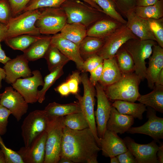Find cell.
<instances>
[{"label":"cell","instance_id":"6da1fadb","mask_svg":"<svg viewBox=\"0 0 163 163\" xmlns=\"http://www.w3.org/2000/svg\"><path fill=\"white\" fill-rule=\"evenodd\" d=\"M101 150L89 128L74 130L64 126L60 158H67L73 163H97Z\"/></svg>","mask_w":163,"mask_h":163},{"label":"cell","instance_id":"7a4b0ae2","mask_svg":"<svg viewBox=\"0 0 163 163\" xmlns=\"http://www.w3.org/2000/svg\"><path fill=\"white\" fill-rule=\"evenodd\" d=\"M60 7L66 14L67 23H80L87 28L106 15L81 0H66Z\"/></svg>","mask_w":163,"mask_h":163},{"label":"cell","instance_id":"3957f363","mask_svg":"<svg viewBox=\"0 0 163 163\" xmlns=\"http://www.w3.org/2000/svg\"><path fill=\"white\" fill-rule=\"evenodd\" d=\"M141 80L134 73L122 74L120 79L103 88L110 100L135 102L140 95L139 85Z\"/></svg>","mask_w":163,"mask_h":163},{"label":"cell","instance_id":"277c9868","mask_svg":"<svg viewBox=\"0 0 163 163\" xmlns=\"http://www.w3.org/2000/svg\"><path fill=\"white\" fill-rule=\"evenodd\" d=\"M157 44L155 41L142 40L138 38L130 39L123 45L132 58L135 66L134 73L141 81L146 77L145 60L151 56L153 47Z\"/></svg>","mask_w":163,"mask_h":163},{"label":"cell","instance_id":"5b68a950","mask_svg":"<svg viewBox=\"0 0 163 163\" xmlns=\"http://www.w3.org/2000/svg\"><path fill=\"white\" fill-rule=\"evenodd\" d=\"M63 117L48 118L44 163H58L61 157Z\"/></svg>","mask_w":163,"mask_h":163},{"label":"cell","instance_id":"8992f818","mask_svg":"<svg viewBox=\"0 0 163 163\" xmlns=\"http://www.w3.org/2000/svg\"><path fill=\"white\" fill-rule=\"evenodd\" d=\"M40 13V9L23 11L22 13L12 17L7 24L6 38L23 34L40 35L36 22Z\"/></svg>","mask_w":163,"mask_h":163},{"label":"cell","instance_id":"52a82bcc","mask_svg":"<svg viewBox=\"0 0 163 163\" xmlns=\"http://www.w3.org/2000/svg\"><path fill=\"white\" fill-rule=\"evenodd\" d=\"M80 76L84 88L83 95L82 96L78 93L75 95V97L78 99L82 111L88 122L89 128L92 131L100 147V139L97 134L94 110L95 97L96 95L95 89V87L90 82L86 72H82Z\"/></svg>","mask_w":163,"mask_h":163},{"label":"cell","instance_id":"ba28073f","mask_svg":"<svg viewBox=\"0 0 163 163\" xmlns=\"http://www.w3.org/2000/svg\"><path fill=\"white\" fill-rule=\"evenodd\" d=\"M40 13L35 23L40 33L54 35L60 32L67 23V17L61 7L40 8Z\"/></svg>","mask_w":163,"mask_h":163},{"label":"cell","instance_id":"9c48e42d","mask_svg":"<svg viewBox=\"0 0 163 163\" xmlns=\"http://www.w3.org/2000/svg\"><path fill=\"white\" fill-rule=\"evenodd\" d=\"M48 121V117L44 110H35L29 113L21 126L25 146H29L37 136L46 130Z\"/></svg>","mask_w":163,"mask_h":163},{"label":"cell","instance_id":"30bf717a","mask_svg":"<svg viewBox=\"0 0 163 163\" xmlns=\"http://www.w3.org/2000/svg\"><path fill=\"white\" fill-rule=\"evenodd\" d=\"M32 72L31 76L18 78L11 84L13 88L23 96L28 104H34L38 101V87L43 86L44 84L40 71L36 70Z\"/></svg>","mask_w":163,"mask_h":163},{"label":"cell","instance_id":"8fae6325","mask_svg":"<svg viewBox=\"0 0 163 163\" xmlns=\"http://www.w3.org/2000/svg\"><path fill=\"white\" fill-rule=\"evenodd\" d=\"M137 38L126 24H123L105 39L104 44L97 54L103 59L113 57L127 41Z\"/></svg>","mask_w":163,"mask_h":163},{"label":"cell","instance_id":"7c38bea8","mask_svg":"<svg viewBox=\"0 0 163 163\" xmlns=\"http://www.w3.org/2000/svg\"><path fill=\"white\" fill-rule=\"evenodd\" d=\"M97 98V108L94 112L98 136L102 138L106 130L107 124L112 107L104 90L98 82L95 86Z\"/></svg>","mask_w":163,"mask_h":163},{"label":"cell","instance_id":"4fadbf2b","mask_svg":"<svg viewBox=\"0 0 163 163\" xmlns=\"http://www.w3.org/2000/svg\"><path fill=\"white\" fill-rule=\"evenodd\" d=\"M128 149L135 158L136 163H158L157 152L159 146L153 140L147 144L136 143L127 136L123 139Z\"/></svg>","mask_w":163,"mask_h":163},{"label":"cell","instance_id":"5bb4252c","mask_svg":"<svg viewBox=\"0 0 163 163\" xmlns=\"http://www.w3.org/2000/svg\"><path fill=\"white\" fill-rule=\"evenodd\" d=\"M0 104L8 109L19 121L27 112L28 103L23 96L11 86L6 87L2 93Z\"/></svg>","mask_w":163,"mask_h":163},{"label":"cell","instance_id":"9a60e30c","mask_svg":"<svg viewBox=\"0 0 163 163\" xmlns=\"http://www.w3.org/2000/svg\"><path fill=\"white\" fill-rule=\"evenodd\" d=\"M147 107V122L140 126L130 127L127 133L146 135L157 142L163 138V118L157 116L156 111L155 109L150 107Z\"/></svg>","mask_w":163,"mask_h":163},{"label":"cell","instance_id":"2e32d148","mask_svg":"<svg viewBox=\"0 0 163 163\" xmlns=\"http://www.w3.org/2000/svg\"><path fill=\"white\" fill-rule=\"evenodd\" d=\"M46 138L45 131L37 136L29 146L22 147L17 151L24 163H44Z\"/></svg>","mask_w":163,"mask_h":163},{"label":"cell","instance_id":"e0dca14e","mask_svg":"<svg viewBox=\"0 0 163 163\" xmlns=\"http://www.w3.org/2000/svg\"><path fill=\"white\" fill-rule=\"evenodd\" d=\"M29 61L23 54L8 61L3 67L6 74L5 82L12 84L21 77L31 76L32 74L29 66Z\"/></svg>","mask_w":163,"mask_h":163},{"label":"cell","instance_id":"ac0fdd59","mask_svg":"<svg viewBox=\"0 0 163 163\" xmlns=\"http://www.w3.org/2000/svg\"><path fill=\"white\" fill-rule=\"evenodd\" d=\"M51 45L57 48L70 60L74 62L81 71L84 60L81 55L78 46L63 38L59 33L52 36Z\"/></svg>","mask_w":163,"mask_h":163},{"label":"cell","instance_id":"d6986e66","mask_svg":"<svg viewBox=\"0 0 163 163\" xmlns=\"http://www.w3.org/2000/svg\"><path fill=\"white\" fill-rule=\"evenodd\" d=\"M100 143L102 155L106 157L117 156L128 150L123 139L117 134L107 129L100 139Z\"/></svg>","mask_w":163,"mask_h":163},{"label":"cell","instance_id":"ffe728a7","mask_svg":"<svg viewBox=\"0 0 163 163\" xmlns=\"http://www.w3.org/2000/svg\"><path fill=\"white\" fill-rule=\"evenodd\" d=\"M125 17L126 26L136 37L141 40L155 41L147 19L139 16L134 10L127 13Z\"/></svg>","mask_w":163,"mask_h":163},{"label":"cell","instance_id":"44dd1931","mask_svg":"<svg viewBox=\"0 0 163 163\" xmlns=\"http://www.w3.org/2000/svg\"><path fill=\"white\" fill-rule=\"evenodd\" d=\"M123 24L106 15L87 29L86 36L106 39Z\"/></svg>","mask_w":163,"mask_h":163},{"label":"cell","instance_id":"7402d4cb","mask_svg":"<svg viewBox=\"0 0 163 163\" xmlns=\"http://www.w3.org/2000/svg\"><path fill=\"white\" fill-rule=\"evenodd\" d=\"M149 59V66L146 69L145 78L148 87L153 89L158 74L163 69V48L158 44L154 45L152 54Z\"/></svg>","mask_w":163,"mask_h":163},{"label":"cell","instance_id":"603a6c76","mask_svg":"<svg viewBox=\"0 0 163 163\" xmlns=\"http://www.w3.org/2000/svg\"><path fill=\"white\" fill-rule=\"evenodd\" d=\"M134 123L133 117L119 112L112 106L106 129L117 134H122L127 132Z\"/></svg>","mask_w":163,"mask_h":163},{"label":"cell","instance_id":"cb8c5ba5","mask_svg":"<svg viewBox=\"0 0 163 163\" xmlns=\"http://www.w3.org/2000/svg\"><path fill=\"white\" fill-rule=\"evenodd\" d=\"M122 75L115 56L104 59L102 75L98 83L104 88L117 81Z\"/></svg>","mask_w":163,"mask_h":163},{"label":"cell","instance_id":"d4e9b609","mask_svg":"<svg viewBox=\"0 0 163 163\" xmlns=\"http://www.w3.org/2000/svg\"><path fill=\"white\" fill-rule=\"evenodd\" d=\"M44 110L48 118L62 117L82 111L78 102L64 104H61L55 102H52L45 107Z\"/></svg>","mask_w":163,"mask_h":163},{"label":"cell","instance_id":"484cf974","mask_svg":"<svg viewBox=\"0 0 163 163\" xmlns=\"http://www.w3.org/2000/svg\"><path fill=\"white\" fill-rule=\"evenodd\" d=\"M52 36H43L23 52V55L29 61L44 58L51 45Z\"/></svg>","mask_w":163,"mask_h":163},{"label":"cell","instance_id":"4316f807","mask_svg":"<svg viewBox=\"0 0 163 163\" xmlns=\"http://www.w3.org/2000/svg\"><path fill=\"white\" fill-rule=\"evenodd\" d=\"M153 90L145 95H141L137 101L156 111L163 113V85H155Z\"/></svg>","mask_w":163,"mask_h":163},{"label":"cell","instance_id":"83f0119b","mask_svg":"<svg viewBox=\"0 0 163 163\" xmlns=\"http://www.w3.org/2000/svg\"><path fill=\"white\" fill-rule=\"evenodd\" d=\"M112 106L119 112L140 120L143 119V114L147 110L146 106L142 103H136L122 100L114 101Z\"/></svg>","mask_w":163,"mask_h":163},{"label":"cell","instance_id":"f1b7e54d","mask_svg":"<svg viewBox=\"0 0 163 163\" xmlns=\"http://www.w3.org/2000/svg\"><path fill=\"white\" fill-rule=\"evenodd\" d=\"M87 27L78 23H66L59 33L63 38L68 40L79 46L86 36Z\"/></svg>","mask_w":163,"mask_h":163},{"label":"cell","instance_id":"f546056e","mask_svg":"<svg viewBox=\"0 0 163 163\" xmlns=\"http://www.w3.org/2000/svg\"><path fill=\"white\" fill-rule=\"evenodd\" d=\"M105 40V39L86 36L78 46L80 54L84 60L97 54L103 46Z\"/></svg>","mask_w":163,"mask_h":163},{"label":"cell","instance_id":"4dcf8cb0","mask_svg":"<svg viewBox=\"0 0 163 163\" xmlns=\"http://www.w3.org/2000/svg\"><path fill=\"white\" fill-rule=\"evenodd\" d=\"M43 36L28 34L21 35L7 38L4 41L6 44L14 50L24 52L33 43L41 38Z\"/></svg>","mask_w":163,"mask_h":163},{"label":"cell","instance_id":"1f68e13d","mask_svg":"<svg viewBox=\"0 0 163 163\" xmlns=\"http://www.w3.org/2000/svg\"><path fill=\"white\" fill-rule=\"evenodd\" d=\"M135 12L144 19H158L163 17V0H159L155 4L146 6H136Z\"/></svg>","mask_w":163,"mask_h":163},{"label":"cell","instance_id":"d6a6232c","mask_svg":"<svg viewBox=\"0 0 163 163\" xmlns=\"http://www.w3.org/2000/svg\"><path fill=\"white\" fill-rule=\"evenodd\" d=\"M44 58L46 61L50 72L62 65H65L70 61L57 48L51 45Z\"/></svg>","mask_w":163,"mask_h":163},{"label":"cell","instance_id":"836d02e7","mask_svg":"<svg viewBox=\"0 0 163 163\" xmlns=\"http://www.w3.org/2000/svg\"><path fill=\"white\" fill-rule=\"evenodd\" d=\"M115 57L122 74L134 72L135 66L131 56L122 45L116 52Z\"/></svg>","mask_w":163,"mask_h":163},{"label":"cell","instance_id":"e575fe53","mask_svg":"<svg viewBox=\"0 0 163 163\" xmlns=\"http://www.w3.org/2000/svg\"><path fill=\"white\" fill-rule=\"evenodd\" d=\"M65 65H62L53 69L44 78V84L42 89L38 91V102L42 103L45 99V94L48 89L63 74V67Z\"/></svg>","mask_w":163,"mask_h":163},{"label":"cell","instance_id":"d590c367","mask_svg":"<svg viewBox=\"0 0 163 163\" xmlns=\"http://www.w3.org/2000/svg\"><path fill=\"white\" fill-rule=\"evenodd\" d=\"M63 122L65 126L72 130H81L89 128L88 122L82 111L63 117Z\"/></svg>","mask_w":163,"mask_h":163},{"label":"cell","instance_id":"8d00e7d4","mask_svg":"<svg viewBox=\"0 0 163 163\" xmlns=\"http://www.w3.org/2000/svg\"><path fill=\"white\" fill-rule=\"evenodd\" d=\"M102 10L106 15L117 21L123 24H126L127 21L116 9L109 0H92Z\"/></svg>","mask_w":163,"mask_h":163},{"label":"cell","instance_id":"74e56055","mask_svg":"<svg viewBox=\"0 0 163 163\" xmlns=\"http://www.w3.org/2000/svg\"><path fill=\"white\" fill-rule=\"evenodd\" d=\"M146 19L156 42L163 48V17L158 19Z\"/></svg>","mask_w":163,"mask_h":163},{"label":"cell","instance_id":"f35d334b","mask_svg":"<svg viewBox=\"0 0 163 163\" xmlns=\"http://www.w3.org/2000/svg\"><path fill=\"white\" fill-rule=\"evenodd\" d=\"M66 0H31L23 11L47 7H60Z\"/></svg>","mask_w":163,"mask_h":163},{"label":"cell","instance_id":"ab89813d","mask_svg":"<svg viewBox=\"0 0 163 163\" xmlns=\"http://www.w3.org/2000/svg\"><path fill=\"white\" fill-rule=\"evenodd\" d=\"M117 11L125 17L126 14L133 10L136 6V0H109Z\"/></svg>","mask_w":163,"mask_h":163},{"label":"cell","instance_id":"60d3db41","mask_svg":"<svg viewBox=\"0 0 163 163\" xmlns=\"http://www.w3.org/2000/svg\"><path fill=\"white\" fill-rule=\"evenodd\" d=\"M1 136L0 135V148L4 154L5 163H24L17 152L6 146Z\"/></svg>","mask_w":163,"mask_h":163},{"label":"cell","instance_id":"b9f144b4","mask_svg":"<svg viewBox=\"0 0 163 163\" xmlns=\"http://www.w3.org/2000/svg\"><path fill=\"white\" fill-rule=\"evenodd\" d=\"M103 59L97 54L89 57L84 60L81 72H90L102 63Z\"/></svg>","mask_w":163,"mask_h":163},{"label":"cell","instance_id":"7bdbcfd3","mask_svg":"<svg viewBox=\"0 0 163 163\" xmlns=\"http://www.w3.org/2000/svg\"><path fill=\"white\" fill-rule=\"evenodd\" d=\"M12 17L8 0H0V22L7 25Z\"/></svg>","mask_w":163,"mask_h":163},{"label":"cell","instance_id":"ee69618b","mask_svg":"<svg viewBox=\"0 0 163 163\" xmlns=\"http://www.w3.org/2000/svg\"><path fill=\"white\" fill-rule=\"evenodd\" d=\"M66 82L69 87L70 93L75 95L78 94L79 85L81 82L80 72L77 71L73 72Z\"/></svg>","mask_w":163,"mask_h":163},{"label":"cell","instance_id":"f6af8a7d","mask_svg":"<svg viewBox=\"0 0 163 163\" xmlns=\"http://www.w3.org/2000/svg\"><path fill=\"white\" fill-rule=\"evenodd\" d=\"M31 0H8L12 17L23 11L26 5Z\"/></svg>","mask_w":163,"mask_h":163},{"label":"cell","instance_id":"bcb514c9","mask_svg":"<svg viewBox=\"0 0 163 163\" xmlns=\"http://www.w3.org/2000/svg\"><path fill=\"white\" fill-rule=\"evenodd\" d=\"M11 112L7 108L0 104V135H5L7 131L8 118Z\"/></svg>","mask_w":163,"mask_h":163},{"label":"cell","instance_id":"7dc6e473","mask_svg":"<svg viewBox=\"0 0 163 163\" xmlns=\"http://www.w3.org/2000/svg\"><path fill=\"white\" fill-rule=\"evenodd\" d=\"M103 68V62L99 65L93 70L91 72L89 81L90 83L94 86L97 83L102 75Z\"/></svg>","mask_w":163,"mask_h":163},{"label":"cell","instance_id":"c3c4849f","mask_svg":"<svg viewBox=\"0 0 163 163\" xmlns=\"http://www.w3.org/2000/svg\"><path fill=\"white\" fill-rule=\"evenodd\" d=\"M117 157L120 163H136L135 157L129 150Z\"/></svg>","mask_w":163,"mask_h":163},{"label":"cell","instance_id":"681fc988","mask_svg":"<svg viewBox=\"0 0 163 163\" xmlns=\"http://www.w3.org/2000/svg\"><path fill=\"white\" fill-rule=\"evenodd\" d=\"M54 90L62 96H68L71 93L66 82L62 83L54 88Z\"/></svg>","mask_w":163,"mask_h":163},{"label":"cell","instance_id":"f907efd6","mask_svg":"<svg viewBox=\"0 0 163 163\" xmlns=\"http://www.w3.org/2000/svg\"><path fill=\"white\" fill-rule=\"evenodd\" d=\"M159 0H136V6H146L154 5Z\"/></svg>","mask_w":163,"mask_h":163},{"label":"cell","instance_id":"816d5d0a","mask_svg":"<svg viewBox=\"0 0 163 163\" xmlns=\"http://www.w3.org/2000/svg\"><path fill=\"white\" fill-rule=\"evenodd\" d=\"M7 30V25L0 22V41L5 39Z\"/></svg>","mask_w":163,"mask_h":163},{"label":"cell","instance_id":"f5cc1de1","mask_svg":"<svg viewBox=\"0 0 163 163\" xmlns=\"http://www.w3.org/2000/svg\"><path fill=\"white\" fill-rule=\"evenodd\" d=\"M1 42L0 41V63L4 65L11 59L6 55L5 51L2 49Z\"/></svg>","mask_w":163,"mask_h":163},{"label":"cell","instance_id":"db71d44e","mask_svg":"<svg viewBox=\"0 0 163 163\" xmlns=\"http://www.w3.org/2000/svg\"><path fill=\"white\" fill-rule=\"evenodd\" d=\"M157 157L158 163H163V145L161 144L157 152Z\"/></svg>","mask_w":163,"mask_h":163},{"label":"cell","instance_id":"11a10c76","mask_svg":"<svg viewBox=\"0 0 163 163\" xmlns=\"http://www.w3.org/2000/svg\"><path fill=\"white\" fill-rule=\"evenodd\" d=\"M163 85V69L158 74L156 78L155 85Z\"/></svg>","mask_w":163,"mask_h":163},{"label":"cell","instance_id":"9f6ffc18","mask_svg":"<svg viewBox=\"0 0 163 163\" xmlns=\"http://www.w3.org/2000/svg\"><path fill=\"white\" fill-rule=\"evenodd\" d=\"M87 3L92 7L103 12L102 9L94 1L92 0H81Z\"/></svg>","mask_w":163,"mask_h":163},{"label":"cell","instance_id":"6f0895ef","mask_svg":"<svg viewBox=\"0 0 163 163\" xmlns=\"http://www.w3.org/2000/svg\"><path fill=\"white\" fill-rule=\"evenodd\" d=\"M5 76L6 74L4 69L0 67V89L2 87V81L3 79H5Z\"/></svg>","mask_w":163,"mask_h":163},{"label":"cell","instance_id":"680465c9","mask_svg":"<svg viewBox=\"0 0 163 163\" xmlns=\"http://www.w3.org/2000/svg\"><path fill=\"white\" fill-rule=\"evenodd\" d=\"M58 163H73L69 159L64 158L61 157Z\"/></svg>","mask_w":163,"mask_h":163},{"label":"cell","instance_id":"91938a15","mask_svg":"<svg viewBox=\"0 0 163 163\" xmlns=\"http://www.w3.org/2000/svg\"><path fill=\"white\" fill-rule=\"evenodd\" d=\"M0 163H5V156L1 149H0Z\"/></svg>","mask_w":163,"mask_h":163},{"label":"cell","instance_id":"94428289","mask_svg":"<svg viewBox=\"0 0 163 163\" xmlns=\"http://www.w3.org/2000/svg\"><path fill=\"white\" fill-rule=\"evenodd\" d=\"M111 163H120L119 161L117 156H113L110 157Z\"/></svg>","mask_w":163,"mask_h":163},{"label":"cell","instance_id":"6125c7cd","mask_svg":"<svg viewBox=\"0 0 163 163\" xmlns=\"http://www.w3.org/2000/svg\"><path fill=\"white\" fill-rule=\"evenodd\" d=\"M2 94H2L0 93V99L1 97Z\"/></svg>","mask_w":163,"mask_h":163}]
</instances>
